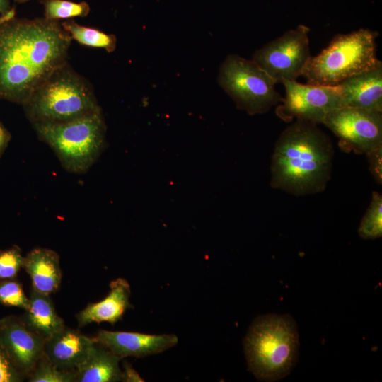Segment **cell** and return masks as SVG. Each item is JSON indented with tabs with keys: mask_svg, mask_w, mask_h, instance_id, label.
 I'll use <instances>...</instances> for the list:
<instances>
[{
	"mask_svg": "<svg viewBox=\"0 0 382 382\" xmlns=\"http://www.w3.org/2000/svg\"><path fill=\"white\" fill-rule=\"evenodd\" d=\"M71 38L57 21L11 18L0 24V99L23 105L66 64Z\"/></svg>",
	"mask_w": 382,
	"mask_h": 382,
	"instance_id": "cell-1",
	"label": "cell"
},
{
	"mask_svg": "<svg viewBox=\"0 0 382 382\" xmlns=\"http://www.w3.org/2000/svg\"><path fill=\"white\" fill-rule=\"evenodd\" d=\"M333 157L329 137L317 124L297 119L275 142L270 185L296 197L321 192L330 180Z\"/></svg>",
	"mask_w": 382,
	"mask_h": 382,
	"instance_id": "cell-2",
	"label": "cell"
},
{
	"mask_svg": "<svg viewBox=\"0 0 382 382\" xmlns=\"http://www.w3.org/2000/svg\"><path fill=\"white\" fill-rule=\"evenodd\" d=\"M299 346L297 325L289 314L259 316L243 339L248 370L258 381L282 379L296 365Z\"/></svg>",
	"mask_w": 382,
	"mask_h": 382,
	"instance_id": "cell-3",
	"label": "cell"
},
{
	"mask_svg": "<svg viewBox=\"0 0 382 382\" xmlns=\"http://www.w3.org/2000/svg\"><path fill=\"white\" fill-rule=\"evenodd\" d=\"M32 124L62 122L100 110L93 88L66 62L23 104Z\"/></svg>",
	"mask_w": 382,
	"mask_h": 382,
	"instance_id": "cell-4",
	"label": "cell"
},
{
	"mask_svg": "<svg viewBox=\"0 0 382 382\" xmlns=\"http://www.w3.org/2000/svg\"><path fill=\"white\" fill-rule=\"evenodd\" d=\"M33 125L40 139L72 173L87 172L104 147L106 126L101 109L66 122Z\"/></svg>",
	"mask_w": 382,
	"mask_h": 382,
	"instance_id": "cell-5",
	"label": "cell"
},
{
	"mask_svg": "<svg viewBox=\"0 0 382 382\" xmlns=\"http://www.w3.org/2000/svg\"><path fill=\"white\" fill-rule=\"evenodd\" d=\"M377 33L361 28L337 34L318 55L311 57L302 75L308 83L336 86L344 80L375 66Z\"/></svg>",
	"mask_w": 382,
	"mask_h": 382,
	"instance_id": "cell-6",
	"label": "cell"
},
{
	"mask_svg": "<svg viewBox=\"0 0 382 382\" xmlns=\"http://www.w3.org/2000/svg\"><path fill=\"white\" fill-rule=\"evenodd\" d=\"M218 82L236 107L249 115L267 112L279 104L277 81L253 59L229 54L221 64Z\"/></svg>",
	"mask_w": 382,
	"mask_h": 382,
	"instance_id": "cell-7",
	"label": "cell"
},
{
	"mask_svg": "<svg viewBox=\"0 0 382 382\" xmlns=\"http://www.w3.org/2000/svg\"><path fill=\"white\" fill-rule=\"evenodd\" d=\"M309 31L299 25L257 50L252 59L277 83L296 81L311 57Z\"/></svg>",
	"mask_w": 382,
	"mask_h": 382,
	"instance_id": "cell-8",
	"label": "cell"
},
{
	"mask_svg": "<svg viewBox=\"0 0 382 382\" xmlns=\"http://www.w3.org/2000/svg\"><path fill=\"white\" fill-rule=\"evenodd\" d=\"M322 124L335 134L345 152L366 154L382 147V112L343 106L330 112Z\"/></svg>",
	"mask_w": 382,
	"mask_h": 382,
	"instance_id": "cell-9",
	"label": "cell"
},
{
	"mask_svg": "<svg viewBox=\"0 0 382 382\" xmlns=\"http://www.w3.org/2000/svg\"><path fill=\"white\" fill-rule=\"evenodd\" d=\"M285 97L276 108V115L289 122L294 118L322 124L332 111L343 107L336 86L302 84L296 81L284 80Z\"/></svg>",
	"mask_w": 382,
	"mask_h": 382,
	"instance_id": "cell-10",
	"label": "cell"
},
{
	"mask_svg": "<svg viewBox=\"0 0 382 382\" xmlns=\"http://www.w3.org/2000/svg\"><path fill=\"white\" fill-rule=\"evenodd\" d=\"M45 341L28 327L21 316L11 315L0 319V343L25 378L43 355Z\"/></svg>",
	"mask_w": 382,
	"mask_h": 382,
	"instance_id": "cell-11",
	"label": "cell"
},
{
	"mask_svg": "<svg viewBox=\"0 0 382 382\" xmlns=\"http://www.w3.org/2000/svg\"><path fill=\"white\" fill-rule=\"evenodd\" d=\"M96 340L122 357H145L166 351L178 344L173 334L151 335L134 332L99 330Z\"/></svg>",
	"mask_w": 382,
	"mask_h": 382,
	"instance_id": "cell-12",
	"label": "cell"
},
{
	"mask_svg": "<svg viewBox=\"0 0 382 382\" xmlns=\"http://www.w3.org/2000/svg\"><path fill=\"white\" fill-rule=\"evenodd\" d=\"M96 338L64 327L45 340L43 354L62 370H76L86 359Z\"/></svg>",
	"mask_w": 382,
	"mask_h": 382,
	"instance_id": "cell-13",
	"label": "cell"
},
{
	"mask_svg": "<svg viewBox=\"0 0 382 382\" xmlns=\"http://www.w3.org/2000/svg\"><path fill=\"white\" fill-rule=\"evenodd\" d=\"M344 106L382 112V62L336 85Z\"/></svg>",
	"mask_w": 382,
	"mask_h": 382,
	"instance_id": "cell-14",
	"label": "cell"
},
{
	"mask_svg": "<svg viewBox=\"0 0 382 382\" xmlns=\"http://www.w3.org/2000/svg\"><path fill=\"white\" fill-rule=\"evenodd\" d=\"M110 289L105 299L88 304L76 316L80 327L91 323L114 324L121 320L127 308L132 307L129 301L130 286L127 280L117 278L110 282Z\"/></svg>",
	"mask_w": 382,
	"mask_h": 382,
	"instance_id": "cell-15",
	"label": "cell"
},
{
	"mask_svg": "<svg viewBox=\"0 0 382 382\" xmlns=\"http://www.w3.org/2000/svg\"><path fill=\"white\" fill-rule=\"evenodd\" d=\"M23 267L29 274L32 288L50 295L55 292L62 280L59 255L54 250L36 248L24 257Z\"/></svg>",
	"mask_w": 382,
	"mask_h": 382,
	"instance_id": "cell-16",
	"label": "cell"
},
{
	"mask_svg": "<svg viewBox=\"0 0 382 382\" xmlns=\"http://www.w3.org/2000/svg\"><path fill=\"white\" fill-rule=\"evenodd\" d=\"M121 359L96 340L88 357L76 369V382L121 381Z\"/></svg>",
	"mask_w": 382,
	"mask_h": 382,
	"instance_id": "cell-17",
	"label": "cell"
},
{
	"mask_svg": "<svg viewBox=\"0 0 382 382\" xmlns=\"http://www.w3.org/2000/svg\"><path fill=\"white\" fill-rule=\"evenodd\" d=\"M29 301V306L21 318L35 333L46 340L65 326L50 295L32 288Z\"/></svg>",
	"mask_w": 382,
	"mask_h": 382,
	"instance_id": "cell-18",
	"label": "cell"
},
{
	"mask_svg": "<svg viewBox=\"0 0 382 382\" xmlns=\"http://www.w3.org/2000/svg\"><path fill=\"white\" fill-rule=\"evenodd\" d=\"M71 38L79 43L96 48L105 49L108 52L116 48L117 38L114 35L106 34L101 30L81 25L74 21L61 23Z\"/></svg>",
	"mask_w": 382,
	"mask_h": 382,
	"instance_id": "cell-19",
	"label": "cell"
},
{
	"mask_svg": "<svg viewBox=\"0 0 382 382\" xmlns=\"http://www.w3.org/2000/svg\"><path fill=\"white\" fill-rule=\"evenodd\" d=\"M358 233L363 239H376L382 236V196L372 192L370 204L358 228Z\"/></svg>",
	"mask_w": 382,
	"mask_h": 382,
	"instance_id": "cell-20",
	"label": "cell"
},
{
	"mask_svg": "<svg viewBox=\"0 0 382 382\" xmlns=\"http://www.w3.org/2000/svg\"><path fill=\"white\" fill-rule=\"evenodd\" d=\"M41 2L45 8V18L50 21L84 17L90 11L89 5L85 1L76 3L66 0H42Z\"/></svg>",
	"mask_w": 382,
	"mask_h": 382,
	"instance_id": "cell-21",
	"label": "cell"
},
{
	"mask_svg": "<svg viewBox=\"0 0 382 382\" xmlns=\"http://www.w3.org/2000/svg\"><path fill=\"white\" fill-rule=\"evenodd\" d=\"M76 370H62L44 354L28 376L30 382H76Z\"/></svg>",
	"mask_w": 382,
	"mask_h": 382,
	"instance_id": "cell-22",
	"label": "cell"
},
{
	"mask_svg": "<svg viewBox=\"0 0 382 382\" xmlns=\"http://www.w3.org/2000/svg\"><path fill=\"white\" fill-rule=\"evenodd\" d=\"M29 298L25 294L22 285L13 279L0 281V303L6 306L18 307L26 310Z\"/></svg>",
	"mask_w": 382,
	"mask_h": 382,
	"instance_id": "cell-23",
	"label": "cell"
},
{
	"mask_svg": "<svg viewBox=\"0 0 382 382\" xmlns=\"http://www.w3.org/2000/svg\"><path fill=\"white\" fill-rule=\"evenodd\" d=\"M23 261L21 250L17 246L0 250V279L16 277L23 267Z\"/></svg>",
	"mask_w": 382,
	"mask_h": 382,
	"instance_id": "cell-24",
	"label": "cell"
},
{
	"mask_svg": "<svg viewBox=\"0 0 382 382\" xmlns=\"http://www.w3.org/2000/svg\"><path fill=\"white\" fill-rule=\"evenodd\" d=\"M25 378L0 343V382H21Z\"/></svg>",
	"mask_w": 382,
	"mask_h": 382,
	"instance_id": "cell-25",
	"label": "cell"
},
{
	"mask_svg": "<svg viewBox=\"0 0 382 382\" xmlns=\"http://www.w3.org/2000/svg\"><path fill=\"white\" fill-rule=\"evenodd\" d=\"M369 163V169L374 180L380 185L382 183V147L366 154Z\"/></svg>",
	"mask_w": 382,
	"mask_h": 382,
	"instance_id": "cell-26",
	"label": "cell"
},
{
	"mask_svg": "<svg viewBox=\"0 0 382 382\" xmlns=\"http://www.w3.org/2000/svg\"><path fill=\"white\" fill-rule=\"evenodd\" d=\"M124 370L122 371V380L125 382L144 381L139 373L127 361L123 363Z\"/></svg>",
	"mask_w": 382,
	"mask_h": 382,
	"instance_id": "cell-27",
	"label": "cell"
},
{
	"mask_svg": "<svg viewBox=\"0 0 382 382\" xmlns=\"http://www.w3.org/2000/svg\"><path fill=\"white\" fill-rule=\"evenodd\" d=\"M9 141V134L0 123V154Z\"/></svg>",
	"mask_w": 382,
	"mask_h": 382,
	"instance_id": "cell-28",
	"label": "cell"
},
{
	"mask_svg": "<svg viewBox=\"0 0 382 382\" xmlns=\"http://www.w3.org/2000/svg\"><path fill=\"white\" fill-rule=\"evenodd\" d=\"M11 9L10 0H0V13L1 15L6 14Z\"/></svg>",
	"mask_w": 382,
	"mask_h": 382,
	"instance_id": "cell-29",
	"label": "cell"
},
{
	"mask_svg": "<svg viewBox=\"0 0 382 382\" xmlns=\"http://www.w3.org/2000/svg\"><path fill=\"white\" fill-rule=\"evenodd\" d=\"M15 16V10L13 8H12L8 13H7L6 14H4V15H1V16L0 17V24L8 21V20H10L13 18H14Z\"/></svg>",
	"mask_w": 382,
	"mask_h": 382,
	"instance_id": "cell-30",
	"label": "cell"
},
{
	"mask_svg": "<svg viewBox=\"0 0 382 382\" xmlns=\"http://www.w3.org/2000/svg\"><path fill=\"white\" fill-rule=\"evenodd\" d=\"M16 1V2H18V3H23V2H26L29 0H14Z\"/></svg>",
	"mask_w": 382,
	"mask_h": 382,
	"instance_id": "cell-31",
	"label": "cell"
}]
</instances>
